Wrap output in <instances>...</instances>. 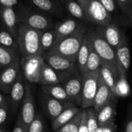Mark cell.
<instances>
[{"instance_id": "1", "label": "cell", "mask_w": 132, "mask_h": 132, "mask_svg": "<svg viewBox=\"0 0 132 132\" xmlns=\"http://www.w3.org/2000/svg\"><path fill=\"white\" fill-rule=\"evenodd\" d=\"M40 31L19 24L16 39L21 57L43 56L40 46Z\"/></svg>"}, {"instance_id": "2", "label": "cell", "mask_w": 132, "mask_h": 132, "mask_svg": "<svg viewBox=\"0 0 132 132\" xmlns=\"http://www.w3.org/2000/svg\"><path fill=\"white\" fill-rule=\"evenodd\" d=\"M86 32L87 29L84 25H82L80 29L72 35L57 40L53 48L49 53L61 56L76 63L77 55Z\"/></svg>"}, {"instance_id": "3", "label": "cell", "mask_w": 132, "mask_h": 132, "mask_svg": "<svg viewBox=\"0 0 132 132\" xmlns=\"http://www.w3.org/2000/svg\"><path fill=\"white\" fill-rule=\"evenodd\" d=\"M90 36L92 47L98 54L102 62L119 73L115 50L105 40L99 29L96 31H90Z\"/></svg>"}, {"instance_id": "4", "label": "cell", "mask_w": 132, "mask_h": 132, "mask_svg": "<svg viewBox=\"0 0 132 132\" xmlns=\"http://www.w3.org/2000/svg\"><path fill=\"white\" fill-rule=\"evenodd\" d=\"M17 13L19 24L26 25L40 32L52 29L53 24L51 19L39 12L22 6L19 9Z\"/></svg>"}, {"instance_id": "5", "label": "cell", "mask_w": 132, "mask_h": 132, "mask_svg": "<svg viewBox=\"0 0 132 132\" xmlns=\"http://www.w3.org/2000/svg\"><path fill=\"white\" fill-rule=\"evenodd\" d=\"M84 9L88 21L100 26L112 22V15L104 8L99 0H77Z\"/></svg>"}, {"instance_id": "6", "label": "cell", "mask_w": 132, "mask_h": 132, "mask_svg": "<svg viewBox=\"0 0 132 132\" xmlns=\"http://www.w3.org/2000/svg\"><path fill=\"white\" fill-rule=\"evenodd\" d=\"M43 57L44 62L55 70L61 83L72 75L76 70H79L76 63L72 62L61 56L51 53H46L43 54Z\"/></svg>"}, {"instance_id": "7", "label": "cell", "mask_w": 132, "mask_h": 132, "mask_svg": "<svg viewBox=\"0 0 132 132\" xmlns=\"http://www.w3.org/2000/svg\"><path fill=\"white\" fill-rule=\"evenodd\" d=\"M83 81L82 90V104L83 109L94 108V99L97 90L99 71L89 73L85 72L81 73Z\"/></svg>"}, {"instance_id": "8", "label": "cell", "mask_w": 132, "mask_h": 132, "mask_svg": "<svg viewBox=\"0 0 132 132\" xmlns=\"http://www.w3.org/2000/svg\"><path fill=\"white\" fill-rule=\"evenodd\" d=\"M44 64L43 56L21 57V72L29 84H38Z\"/></svg>"}, {"instance_id": "9", "label": "cell", "mask_w": 132, "mask_h": 132, "mask_svg": "<svg viewBox=\"0 0 132 132\" xmlns=\"http://www.w3.org/2000/svg\"><path fill=\"white\" fill-rule=\"evenodd\" d=\"M61 84L63 86L71 102L77 106L81 107L83 81L80 70H76L72 75L63 81Z\"/></svg>"}, {"instance_id": "10", "label": "cell", "mask_w": 132, "mask_h": 132, "mask_svg": "<svg viewBox=\"0 0 132 132\" xmlns=\"http://www.w3.org/2000/svg\"><path fill=\"white\" fill-rule=\"evenodd\" d=\"M36 115V107L33 94L30 87V84L27 82L26 84V93L24 100L21 105V111L18 119L27 129L29 125L32 123Z\"/></svg>"}, {"instance_id": "11", "label": "cell", "mask_w": 132, "mask_h": 132, "mask_svg": "<svg viewBox=\"0 0 132 132\" xmlns=\"http://www.w3.org/2000/svg\"><path fill=\"white\" fill-rule=\"evenodd\" d=\"M20 73V61L2 70L0 72V91L5 95H9Z\"/></svg>"}, {"instance_id": "12", "label": "cell", "mask_w": 132, "mask_h": 132, "mask_svg": "<svg viewBox=\"0 0 132 132\" xmlns=\"http://www.w3.org/2000/svg\"><path fill=\"white\" fill-rule=\"evenodd\" d=\"M98 29L105 40L114 50L128 40L122 30L118 26L117 24L114 22H111L105 26H101Z\"/></svg>"}, {"instance_id": "13", "label": "cell", "mask_w": 132, "mask_h": 132, "mask_svg": "<svg viewBox=\"0 0 132 132\" xmlns=\"http://www.w3.org/2000/svg\"><path fill=\"white\" fill-rule=\"evenodd\" d=\"M41 104L44 112L50 118L51 121H53L67 107L73 104V103L63 102L50 97L45 94H43V96L41 99Z\"/></svg>"}, {"instance_id": "14", "label": "cell", "mask_w": 132, "mask_h": 132, "mask_svg": "<svg viewBox=\"0 0 132 132\" xmlns=\"http://www.w3.org/2000/svg\"><path fill=\"white\" fill-rule=\"evenodd\" d=\"M115 52L119 72V78L126 80L131 64V53L128 40L118 46L115 50Z\"/></svg>"}, {"instance_id": "15", "label": "cell", "mask_w": 132, "mask_h": 132, "mask_svg": "<svg viewBox=\"0 0 132 132\" xmlns=\"http://www.w3.org/2000/svg\"><path fill=\"white\" fill-rule=\"evenodd\" d=\"M26 84L27 81L21 72L9 94L12 109L14 112H15L20 105H22L26 93Z\"/></svg>"}, {"instance_id": "16", "label": "cell", "mask_w": 132, "mask_h": 132, "mask_svg": "<svg viewBox=\"0 0 132 132\" xmlns=\"http://www.w3.org/2000/svg\"><path fill=\"white\" fill-rule=\"evenodd\" d=\"M114 97L115 95L112 93L111 89L108 87V85L104 82V80L99 76L98 86H97V90L94 99V108L97 111H99L106 104L115 100Z\"/></svg>"}, {"instance_id": "17", "label": "cell", "mask_w": 132, "mask_h": 132, "mask_svg": "<svg viewBox=\"0 0 132 132\" xmlns=\"http://www.w3.org/2000/svg\"><path fill=\"white\" fill-rule=\"evenodd\" d=\"M1 21L7 30H9L15 37L17 36V31L19 26L18 13L14 8L1 9Z\"/></svg>"}, {"instance_id": "18", "label": "cell", "mask_w": 132, "mask_h": 132, "mask_svg": "<svg viewBox=\"0 0 132 132\" xmlns=\"http://www.w3.org/2000/svg\"><path fill=\"white\" fill-rule=\"evenodd\" d=\"M81 26L82 23L80 22L73 19H67L56 23L54 26L53 29L56 35L57 40L72 35L77 31Z\"/></svg>"}, {"instance_id": "19", "label": "cell", "mask_w": 132, "mask_h": 132, "mask_svg": "<svg viewBox=\"0 0 132 132\" xmlns=\"http://www.w3.org/2000/svg\"><path fill=\"white\" fill-rule=\"evenodd\" d=\"M92 48L91 40H90V31L87 32L84 35L82 45L80 48L77 59V66L80 72V73H84L86 65L88 60V57L90 53Z\"/></svg>"}, {"instance_id": "20", "label": "cell", "mask_w": 132, "mask_h": 132, "mask_svg": "<svg viewBox=\"0 0 132 132\" xmlns=\"http://www.w3.org/2000/svg\"><path fill=\"white\" fill-rule=\"evenodd\" d=\"M116 117V102L115 100L106 104L103 108L97 111L98 126H108L114 125Z\"/></svg>"}, {"instance_id": "21", "label": "cell", "mask_w": 132, "mask_h": 132, "mask_svg": "<svg viewBox=\"0 0 132 132\" xmlns=\"http://www.w3.org/2000/svg\"><path fill=\"white\" fill-rule=\"evenodd\" d=\"M99 76L111 89L112 93L116 95L119 80V73L102 62L101 67L99 70Z\"/></svg>"}, {"instance_id": "22", "label": "cell", "mask_w": 132, "mask_h": 132, "mask_svg": "<svg viewBox=\"0 0 132 132\" xmlns=\"http://www.w3.org/2000/svg\"><path fill=\"white\" fill-rule=\"evenodd\" d=\"M21 60L20 53L18 50H12L0 45V70H3Z\"/></svg>"}, {"instance_id": "23", "label": "cell", "mask_w": 132, "mask_h": 132, "mask_svg": "<svg viewBox=\"0 0 132 132\" xmlns=\"http://www.w3.org/2000/svg\"><path fill=\"white\" fill-rule=\"evenodd\" d=\"M81 110H80L77 105L74 104L67 107L57 118H56L53 121H52V126L54 131L58 130L67 122H69L71 119H73Z\"/></svg>"}, {"instance_id": "24", "label": "cell", "mask_w": 132, "mask_h": 132, "mask_svg": "<svg viewBox=\"0 0 132 132\" xmlns=\"http://www.w3.org/2000/svg\"><path fill=\"white\" fill-rule=\"evenodd\" d=\"M41 90L43 92V94L50 97H52L55 99L67 103H72L63 86L61 84H54V85H42Z\"/></svg>"}, {"instance_id": "25", "label": "cell", "mask_w": 132, "mask_h": 132, "mask_svg": "<svg viewBox=\"0 0 132 132\" xmlns=\"http://www.w3.org/2000/svg\"><path fill=\"white\" fill-rule=\"evenodd\" d=\"M38 84L41 85H54L61 84V82L55 70L44 62Z\"/></svg>"}, {"instance_id": "26", "label": "cell", "mask_w": 132, "mask_h": 132, "mask_svg": "<svg viewBox=\"0 0 132 132\" xmlns=\"http://www.w3.org/2000/svg\"><path fill=\"white\" fill-rule=\"evenodd\" d=\"M57 41L56 35L53 29H50L41 32L40 35V46L43 54L49 53L55 46Z\"/></svg>"}, {"instance_id": "27", "label": "cell", "mask_w": 132, "mask_h": 132, "mask_svg": "<svg viewBox=\"0 0 132 132\" xmlns=\"http://www.w3.org/2000/svg\"><path fill=\"white\" fill-rule=\"evenodd\" d=\"M66 7L69 13L74 18L89 22L84 9L77 0H67Z\"/></svg>"}, {"instance_id": "28", "label": "cell", "mask_w": 132, "mask_h": 132, "mask_svg": "<svg viewBox=\"0 0 132 132\" xmlns=\"http://www.w3.org/2000/svg\"><path fill=\"white\" fill-rule=\"evenodd\" d=\"M33 5L34 7L40 11L52 13L53 15H59L60 10L53 0H28Z\"/></svg>"}, {"instance_id": "29", "label": "cell", "mask_w": 132, "mask_h": 132, "mask_svg": "<svg viewBox=\"0 0 132 132\" xmlns=\"http://www.w3.org/2000/svg\"><path fill=\"white\" fill-rule=\"evenodd\" d=\"M0 45L19 52L16 37H15L5 27L0 28Z\"/></svg>"}, {"instance_id": "30", "label": "cell", "mask_w": 132, "mask_h": 132, "mask_svg": "<svg viewBox=\"0 0 132 132\" xmlns=\"http://www.w3.org/2000/svg\"><path fill=\"white\" fill-rule=\"evenodd\" d=\"M101 64H102L101 59L100 58L98 54L95 52V50L92 47L90 55H89V57H88V60H87V63L86 65L84 73L85 72L94 73V72L99 71L100 68L101 67Z\"/></svg>"}, {"instance_id": "31", "label": "cell", "mask_w": 132, "mask_h": 132, "mask_svg": "<svg viewBox=\"0 0 132 132\" xmlns=\"http://www.w3.org/2000/svg\"><path fill=\"white\" fill-rule=\"evenodd\" d=\"M81 116H82V110L73 119H71L69 122H67L66 125H64L58 130L55 131V132H78Z\"/></svg>"}, {"instance_id": "32", "label": "cell", "mask_w": 132, "mask_h": 132, "mask_svg": "<svg viewBox=\"0 0 132 132\" xmlns=\"http://www.w3.org/2000/svg\"><path fill=\"white\" fill-rule=\"evenodd\" d=\"M87 114V126L89 132H97L98 129L97 111L94 108L86 109Z\"/></svg>"}, {"instance_id": "33", "label": "cell", "mask_w": 132, "mask_h": 132, "mask_svg": "<svg viewBox=\"0 0 132 132\" xmlns=\"http://www.w3.org/2000/svg\"><path fill=\"white\" fill-rule=\"evenodd\" d=\"M26 132H45V122L40 114H36L34 120L29 125Z\"/></svg>"}, {"instance_id": "34", "label": "cell", "mask_w": 132, "mask_h": 132, "mask_svg": "<svg viewBox=\"0 0 132 132\" xmlns=\"http://www.w3.org/2000/svg\"><path fill=\"white\" fill-rule=\"evenodd\" d=\"M10 108H12L10 97L9 96H6L4 103L0 107V128L3 127L4 124L7 121Z\"/></svg>"}, {"instance_id": "35", "label": "cell", "mask_w": 132, "mask_h": 132, "mask_svg": "<svg viewBox=\"0 0 132 132\" xmlns=\"http://www.w3.org/2000/svg\"><path fill=\"white\" fill-rule=\"evenodd\" d=\"M99 2L111 15L117 12V5L115 0H99Z\"/></svg>"}, {"instance_id": "36", "label": "cell", "mask_w": 132, "mask_h": 132, "mask_svg": "<svg viewBox=\"0 0 132 132\" xmlns=\"http://www.w3.org/2000/svg\"><path fill=\"white\" fill-rule=\"evenodd\" d=\"M120 7V9L122 10V12L128 15L131 9H132L131 0H115Z\"/></svg>"}, {"instance_id": "37", "label": "cell", "mask_w": 132, "mask_h": 132, "mask_svg": "<svg viewBox=\"0 0 132 132\" xmlns=\"http://www.w3.org/2000/svg\"><path fill=\"white\" fill-rule=\"evenodd\" d=\"M78 132H89L88 126H87V114L86 109L82 110V116H81Z\"/></svg>"}, {"instance_id": "38", "label": "cell", "mask_w": 132, "mask_h": 132, "mask_svg": "<svg viewBox=\"0 0 132 132\" xmlns=\"http://www.w3.org/2000/svg\"><path fill=\"white\" fill-rule=\"evenodd\" d=\"M124 132H132V104L129 107L125 123Z\"/></svg>"}, {"instance_id": "39", "label": "cell", "mask_w": 132, "mask_h": 132, "mask_svg": "<svg viewBox=\"0 0 132 132\" xmlns=\"http://www.w3.org/2000/svg\"><path fill=\"white\" fill-rule=\"evenodd\" d=\"M18 3V0H0V6L2 8H15Z\"/></svg>"}, {"instance_id": "40", "label": "cell", "mask_w": 132, "mask_h": 132, "mask_svg": "<svg viewBox=\"0 0 132 132\" xmlns=\"http://www.w3.org/2000/svg\"><path fill=\"white\" fill-rule=\"evenodd\" d=\"M12 132H26V128L21 123V121L18 119L12 130Z\"/></svg>"}, {"instance_id": "41", "label": "cell", "mask_w": 132, "mask_h": 132, "mask_svg": "<svg viewBox=\"0 0 132 132\" xmlns=\"http://www.w3.org/2000/svg\"><path fill=\"white\" fill-rule=\"evenodd\" d=\"M115 128H116L115 125L102 126V127H98V129H97V132H114Z\"/></svg>"}, {"instance_id": "42", "label": "cell", "mask_w": 132, "mask_h": 132, "mask_svg": "<svg viewBox=\"0 0 132 132\" xmlns=\"http://www.w3.org/2000/svg\"><path fill=\"white\" fill-rule=\"evenodd\" d=\"M5 98H6V96H5V95L3 94V93L0 92V107H1V105L4 103Z\"/></svg>"}, {"instance_id": "43", "label": "cell", "mask_w": 132, "mask_h": 132, "mask_svg": "<svg viewBox=\"0 0 132 132\" xmlns=\"http://www.w3.org/2000/svg\"><path fill=\"white\" fill-rule=\"evenodd\" d=\"M128 16V19H129V20H130V22H131V23L132 25V9H131V11H130V12H129Z\"/></svg>"}, {"instance_id": "44", "label": "cell", "mask_w": 132, "mask_h": 132, "mask_svg": "<svg viewBox=\"0 0 132 132\" xmlns=\"http://www.w3.org/2000/svg\"><path fill=\"white\" fill-rule=\"evenodd\" d=\"M0 132H6V130L4 127H1L0 128Z\"/></svg>"}, {"instance_id": "45", "label": "cell", "mask_w": 132, "mask_h": 132, "mask_svg": "<svg viewBox=\"0 0 132 132\" xmlns=\"http://www.w3.org/2000/svg\"><path fill=\"white\" fill-rule=\"evenodd\" d=\"M1 9H2V7L0 6V20H1Z\"/></svg>"}, {"instance_id": "46", "label": "cell", "mask_w": 132, "mask_h": 132, "mask_svg": "<svg viewBox=\"0 0 132 132\" xmlns=\"http://www.w3.org/2000/svg\"><path fill=\"white\" fill-rule=\"evenodd\" d=\"M60 1H65V2H66L67 0H60Z\"/></svg>"}, {"instance_id": "47", "label": "cell", "mask_w": 132, "mask_h": 132, "mask_svg": "<svg viewBox=\"0 0 132 132\" xmlns=\"http://www.w3.org/2000/svg\"><path fill=\"white\" fill-rule=\"evenodd\" d=\"M131 2H132V0H131Z\"/></svg>"}]
</instances>
